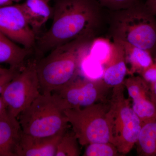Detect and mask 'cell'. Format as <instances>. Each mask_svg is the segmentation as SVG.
Listing matches in <instances>:
<instances>
[{"label":"cell","instance_id":"cell-1","mask_svg":"<svg viewBox=\"0 0 156 156\" xmlns=\"http://www.w3.org/2000/svg\"><path fill=\"white\" fill-rule=\"evenodd\" d=\"M97 0H55L53 22L36 41L39 53L81 38H97L105 18Z\"/></svg>","mask_w":156,"mask_h":156},{"label":"cell","instance_id":"cell-2","mask_svg":"<svg viewBox=\"0 0 156 156\" xmlns=\"http://www.w3.org/2000/svg\"><path fill=\"white\" fill-rule=\"evenodd\" d=\"M94 40L81 38L58 46L36 63L42 93L57 92L80 76Z\"/></svg>","mask_w":156,"mask_h":156},{"label":"cell","instance_id":"cell-3","mask_svg":"<svg viewBox=\"0 0 156 156\" xmlns=\"http://www.w3.org/2000/svg\"><path fill=\"white\" fill-rule=\"evenodd\" d=\"M109 36L151 53L156 59V16L139 2L127 9L109 11Z\"/></svg>","mask_w":156,"mask_h":156},{"label":"cell","instance_id":"cell-4","mask_svg":"<svg viewBox=\"0 0 156 156\" xmlns=\"http://www.w3.org/2000/svg\"><path fill=\"white\" fill-rule=\"evenodd\" d=\"M55 93H41L17 117L23 133L37 137L65 133L69 123Z\"/></svg>","mask_w":156,"mask_h":156},{"label":"cell","instance_id":"cell-5","mask_svg":"<svg viewBox=\"0 0 156 156\" xmlns=\"http://www.w3.org/2000/svg\"><path fill=\"white\" fill-rule=\"evenodd\" d=\"M64 112L79 144L87 146L95 143H110L114 144L109 100L83 108L66 109Z\"/></svg>","mask_w":156,"mask_h":156},{"label":"cell","instance_id":"cell-6","mask_svg":"<svg viewBox=\"0 0 156 156\" xmlns=\"http://www.w3.org/2000/svg\"><path fill=\"white\" fill-rule=\"evenodd\" d=\"M124 84L112 88L109 100L112 119L114 144L121 155L136 144L143 124L125 95Z\"/></svg>","mask_w":156,"mask_h":156},{"label":"cell","instance_id":"cell-7","mask_svg":"<svg viewBox=\"0 0 156 156\" xmlns=\"http://www.w3.org/2000/svg\"><path fill=\"white\" fill-rule=\"evenodd\" d=\"M36 63L21 69L0 95L9 113L17 118L41 94Z\"/></svg>","mask_w":156,"mask_h":156},{"label":"cell","instance_id":"cell-8","mask_svg":"<svg viewBox=\"0 0 156 156\" xmlns=\"http://www.w3.org/2000/svg\"><path fill=\"white\" fill-rule=\"evenodd\" d=\"M110 89L101 79L93 80L79 76L55 94L65 110L83 108L107 101L106 96Z\"/></svg>","mask_w":156,"mask_h":156},{"label":"cell","instance_id":"cell-9","mask_svg":"<svg viewBox=\"0 0 156 156\" xmlns=\"http://www.w3.org/2000/svg\"><path fill=\"white\" fill-rule=\"evenodd\" d=\"M0 31L16 44L30 50L36 43L35 33L19 4L0 7Z\"/></svg>","mask_w":156,"mask_h":156},{"label":"cell","instance_id":"cell-10","mask_svg":"<svg viewBox=\"0 0 156 156\" xmlns=\"http://www.w3.org/2000/svg\"><path fill=\"white\" fill-rule=\"evenodd\" d=\"M124 85L132 99V108L143 125L156 120V95L151 91L150 84L140 76L133 75L126 78Z\"/></svg>","mask_w":156,"mask_h":156},{"label":"cell","instance_id":"cell-11","mask_svg":"<svg viewBox=\"0 0 156 156\" xmlns=\"http://www.w3.org/2000/svg\"><path fill=\"white\" fill-rule=\"evenodd\" d=\"M101 80L111 88L124 84L128 73V68L122 47L119 42L113 41L108 58L103 65Z\"/></svg>","mask_w":156,"mask_h":156},{"label":"cell","instance_id":"cell-12","mask_svg":"<svg viewBox=\"0 0 156 156\" xmlns=\"http://www.w3.org/2000/svg\"><path fill=\"white\" fill-rule=\"evenodd\" d=\"M65 133L50 137H37L22 131L15 150L16 156H55L58 144Z\"/></svg>","mask_w":156,"mask_h":156},{"label":"cell","instance_id":"cell-13","mask_svg":"<svg viewBox=\"0 0 156 156\" xmlns=\"http://www.w3.org/2000/svg\"><path fill=\"white\" fill-rule=\"evenodd\" d=\"M21 133L18 119L6 110L0 116V156H16Z\"/></svg>","mask_w":156,"mask_h":156},{"label":"cell","instance_id":"cell-14","mask_svg":"<svg viewBox=\"0 0 156 156\" xmlns=\"http://www.w3.org/2000/svg\"><path fill=\"white\" fill-rule=\"evenodd\" d=\"M19 5L35 33L41 28L53 16V8L44 0H26Z\"/></svg>","mask_w":156,"mask_h":156},{"label":"cell","instance_id":"cell-15","mask_svg":"<svg viewBox=\"0 0 156 156\" xmlns=\"http://www.w3.org/2000/svg\"><path fill=\"white\" fill-rule=\"evenodd\" d=\"M113 41L119 42L122 47L127 66H129L128 75L129 76L134 75L135 74L140 75L153 63V57L146 50L125 42Z\"/></svg>","mask_w":156,"mask_h":156},{"label":"cell","instance_id":"cell-16","mask_svg":"<svg viewBox=\"0 0 156 156\" xmlns=\"http://www.w3.org/2000/svg\"><path fill=\"white\" fill-rule=\"evenodd\" d=\"M30 50L20 47L0 31V63L9 65L10 68L18 70L23 64Z\"/></svg>","mask_w":156,"mask_h":156},{"label":"cell","instance_id":"cell-17","mask_svg":"<svg viewBox=\"0 0 156 156\" xmlns=\"http://www.w3.org/2000/svg\"><path fill=\"white\" fill-rule=\"evenodd\" d=\"M136 144L140 155L156 156V119L143 125Z\"/></svg>","mask_w":156,"mask_h":156},{"label":"cell","instance_id":"cell-18","mask_svg":"<svg viewBox=\"0 0 156 156\" xmlns=\"http://www.w3.org/2000/svg\"><path fill=\"white\" fill-rule=\"evenodd\" d=\"M79 144L73 132L66 131L58 144L55 156H80Z\"/></svg>","mask_w":156,"mask_h":156},{"label":"cell","instance_id":"cell-19","mask_svg":"<svg viewBox=\"0 0 156 156\" xmlns=\"http://www.w3.org/2000/svg\"><path fill=\"white\" fill-rule=\"evenodd\" d=\"M87 146L84 156H117L121 154L114 144L110 143H95Z\"/></svg>","mask_w":156,"mask_h":156},{"label":"cell","instance_id":"cell-20","mask_svg":"<svg viewBox=\"0 0 156 156\" xmlns=\"http://www.w3.org/2000/svg\"><path fill=\"white\" fill-rule=\"evenodd\" d=\"M101 6L109 11H115L129 8L139 0H97Z\"/></svg>","mask_w":156,"mask_h":156},{"label":"cell","instance_id":"cell-21","mask_svg":"<svg viewBox=\"0 0 156 156\" xmlns=\"http://www.w3.org/2000/svg\"><path fill=\"white\" fill-rule=\"evenodd\" d=\"M17 72V69L10 68L7 72L0 75V95L6 85L14 77Z\"/></svg>","mask_w":156,"mask_h":156},{"label":"cell","instance_id":"cell-22","mask_svg":"<svg viewBox=\"0 0 156 156\" xmlns=\"http://www.w3.org/2000/svg\"><path fill=\"white\" fill-rule=\"evenodd\" d=\"M147 82L150 84L156 81V59L153 64L140 75Z\"/></svg>","mask_w":156,"mask_h":156},{"label":"cell","instance_id":"cell-23","mask_svg":"<svg viewBox=\"0 0 156 156\" xmlns=\"http://www.w3.org/2000/svg\"><path fill=\"white\" fill-rule=\"evenodd\" d=\"M144 5L151 13L156 16V0H147Z\"/></svg>","mask_w":156,"mask_h":156},{"label":"cell","instance_id":"cell-24","mask_svg":"<svg viewBox=\"0 0 156 156\" xmlns=\"http://www.w3.org/2000/svg\"><path fill=\"white\" fill-rule=\"evenodd\" d=\"M7 110V107L2 98L0 96V116Z\"/></svg>","mask_w":156,"mask_h":156},{"label":"cell","instance_id":"cell-25","mask_svg":"<svg viewBox=\"0 0 156 156\" xmlns=\"http://www.w3.org/2000/svg\"><path fill=\"white\" fill-rule=\"evenodd\" d=\"M13 0H0V7L13 4Z\"/></svg>","mask_w":156,"mask_h":156},{"label":"cell","instance_id":"cell-26","mask_svg":"<svg viewBox=\"0 0 156 156\" xmlns=\"http://www.w3.org/2000/svg\"><path fill=\"white\" fill-rule=\"evenodd\" d=\"M151 91L154 95H156V81L150 84Z\"/></svg>","mask_w":156,"mask_h":156},{"label":"cell","instance_id":"cell-27","mask_svg":"<svg viewBox=\"0 0 156 156\" xmlns=\"http://www.w3.org/2000/svg\"><path fill=\"white\" fill-rule=\"evenodd\" d=\"M9 69L5 68H3L0 66V75L7 72V71H9Z\"/></svg>","mask_w":156,"mask_h":156},{"label":"cell","instance_id":"cell-28","mask_svg":"<svg viewBox=\"0 0 156 156\" xmlns=\"http://www.w3.org/2000/svg\"><path fill=\"white\" fill-rule=\"evenodd\" d=\"M20 1H21V0H13V2H14L18 3Z\"/></svg>","mask_w":156,"mask_h":156},{"label":"cell","instance_id":"cell-29","mask_svg":"<svg viewBox=\"0 0 156 156\" xmlns=\"http://www.w3.org/2000/svg\"><path fill=\"white\" fill-rule=\"evenodd\" d=\"M44 1H46V2H47L49 3V2L52 1V0H44Z\"/></svg>","mask_w":156,"mask_h":156}]
</instances>
